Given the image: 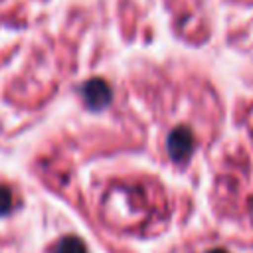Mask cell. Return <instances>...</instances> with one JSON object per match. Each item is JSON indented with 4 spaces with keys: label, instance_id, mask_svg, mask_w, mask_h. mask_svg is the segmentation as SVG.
I'll list each match as a JSON object with an SVG mask.
<instances>
[{
    "label": "cell",
    "instance_id": "obj_1",
    "mask_svg": "<svg viewBox=\"0 0 253 253\" xmlns=\"http://www.w3.org/2000/svg\"><path fill=\"white\" fill-rule=\"evenodd\" d=\"M194 134L188 126H176L170 134H168V140H166V148H168V154L174 162L178 164H186L188 158L192 156L194 152Z\"/></svg>",
    "mask_w": 253,
    "mask_h": 253
},
{
    "label": "cell",
    "instance_id": "obj_2",
    "mask_svg": "<svg viewBox=\"0 0 253 253\" xmlns=\"http://www.w3.org/2000/svg\"><path fill=\"white\" fill-rule=\"evenodd\" d=\"M83 101L89 109L101 111L111 103V89L103 79H91L81 87Z\"/></svg>",
    "mask_w": 253,
    "mask_h": 253
},
{
    "label": "cell",
    "instance_id": "obj_3",
    "mask_svg": "<svg viewBox=\"0 0 253 253\" xmlns=\"http://www.w3.org/2000/svg\"><path fill=\"white\" fill-rule=\"evenodd\" d=\"M53 253H87V249H85V245H83L81 239H77V237H65V239H61L57 243V247H55Z\"/></svg>",
    "mask_w": 253,
    "mask_h": 253
},
{
    "label": "cell",
    "instance_id": "obj_4",
    "mask_svg": "<svg viewBox=\"0 0 253 253\" xmlns=\"http://www.w3.org/2000/svg\"><path fill=\"white\" fill-rule=\"evenodd\" d=\"M12 210V192L8 188H0V215L8 213Z\"/></svg>",
    "mask_w": 253,
    "mask_h": 253
},
{
    "label": "cell",
    "instance_id": "obj_5",
    "mask_svg": "<svg viewBox=\"0 0 253 253\" xmlns=\"http://www.w3.org/2000/svg\"><path fill=\"white\" fill-rule=\"evenodd\" d=\"M208 253H227L225 249H221V247H213V249H210Z\"/></svg>",
    "mask_w": 253,
    "mask_h": 253
}]
</instances>
